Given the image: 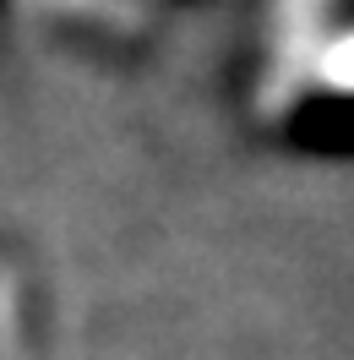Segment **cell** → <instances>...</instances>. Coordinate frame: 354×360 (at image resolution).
<instances>
[{"instance_id": "6da1fadb", "label": "cell", "mask_w": 354, "mask_h": 360, "mask_svg": "<svg viewBox=\"0 0 354 360\" xmlns=\"http://www.w3.org/2000/svg\"><path fill=\"white\" fill-rule=\"evenodd\" d=\"M284 148L300 158H349V98L338 88H306L284 115Z\"/></svg>"}, {"instance_id": "7a4b0ae2", "label": "cell", "mask_w": 354, "mask_h": 360, "mask_svg": "<svg viewBox=\"0 0 354 360\" xmlns=\"http://www.w3.org/2000/svg\"><path fill=\"white\" fill-rule=\"evenodd\" d=\"M0 11H6V0H0Z\"/></svg>"}]
</instances>
